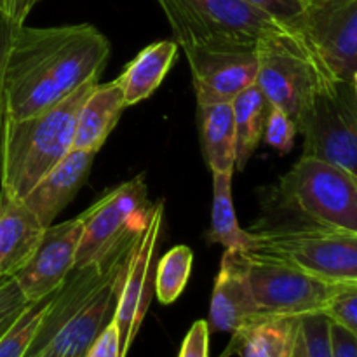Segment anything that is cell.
I'll return each mask as SVG.
<instances>
[{
    "label": "cell",
    "mask_w": 357,
    "mask_h": 357,
    "mask_svg": "<svg viewBox=\"0 0 357 357\" xmlns=\"http://www.w3.org/2000/svg\"><path fill=\"white\" fill-rule=\"evenodd\" d=\"M110 49L108 38L89 23L17 26L3 77L6 119L33 117L98 82Z\"/></svg>",
    "instance_id": "1"
},
{
    "label": "cell",
    "mask_w": 357,
    "mask_h": 357,
    "mask_svg": "<svg viewBox=\"0 0 357 357\" xmlns=\"http://www.w3.org/2000/svg\"><path fill=\"white\" fill-rule=\"evenodd\" d=\"M98 82L79 91L33 117L6 119L0 153V190L16 199L28 192L72 150L77 115Z\"/></svg>",
    "instance_id": "2"
},
{
    "label": "cell",
    "mask_w": 357,
    "mask_h": 357,
    "mask_svg": "<svg viewBox=\"0 0 357 357\" xmlns=\"http://www.w3.org/2000/svg\"><path fill=\"white\" fill-rule=\"evenodd\" d=\"M248 232L244 253L271 258L335 282H357V234L293 220H264Z\"/></svg>",
    "instance_id": "3"
},
{
    "label": "cell",
    "mask_w": 357,
    "mask_h": 357,
    "mask_svg": "<svg viewBox=\"0 0 357 357\" xmlns=\"http://www.w3.org/2000/svg\"><path fill=\"white\" fill-rule=\"evenodd\" d=\"M278 199L289 215L357 234V178L335 164L302 155L281 178Z\"/></svg>",
    "instance_id": "4"
},
{
    "label": "cell",
    "mask_w": 357,
    "mask_h": 357,
    "mask_svg": "<svg viewBox=\"0 0 357 357\" xmlns=\"http://www.w3.org/2000/svg\"><path fill=\"white\" fill-rule=\"evenodd\" d=\"M257 84L272 107L284 110L298 124L321 87L333 80L295 30L272 33L257 42Z\"/></svg>",
    "instance_id": "5"
},
{
    "label": "cell",
    "mask_w": 357,
    "mask_h": 357,
    "mask_svg": "<svg viewBox=\"0 0 357 357\" xmlns=\"http://www.w3.org/2000/svg\"><path fill=\"white\" fill-rule=\"evenodd\" d=\"M178 45L187 42L257 44L291 30L244 0H157Z\"/></svg>",
    "instance_id": "6"
},
{
    "label": "cell",
    "mask_w": 357,
    "mask_h": 357,
    "mask_svg": "<svg viewBox=\"0 0 357 357\" xmlns=\"http://www.w3.org/2000/svg\"><path fill=\"white\" fill-rule=\"evenodd\" d=\"M303 155L342 167L357 178V100L351 80H330L296 124Z\"/></svg>",
    "instance_id": "7"
},
{
    "label": "cell",
    "mask_w": 357,
    "mask_h": 357,
    "mask_svg": "<svg viewBox=\"0 0 357 357\" xmlns=\"http://www.w3.org/2000/svg\"><path fill=\"white\" fill-rule=\"evenodd\" d=\"M244 255L251 293L260 317H302L324 312L331 298L349 284L319 278L284 261Z\"/></svg>",
    "instance_id": "8"
},
{
    "label": "cell",
    "mask_w": 357,
    "mask_h": 357,
    "mask_svg": "<svg viewBox=\"0 0 357 357\" xmlns=\"http://www.w3.org/2000/svg\"><path fill=\"white\" fill-rule=\"evenodd\" d=\"M180 47L190 66L197 107L232 103L237 94L257 84V44L187 42Z\"/></svg>",
    "instance_id": "9"
},
{
    "label": "cell",
    "mask_w": 357,
    "mask_h": 357,
    "mask_svg": "<svg viewBox=\"0 0 357 357\" xmlns=\"http://www.w3.org/2000/svg\"><path fill=\"white\" fill-rule=\"evenodd\" d=\"M321 65L337 80L357 72V0H307L293 26Z\"/></svg>",
    "instance_id": "10"
},
{
    "label": "cell",
    "mask_w": 357,
    "mask_h": 357,
    "mask_svg": "<svg viewBox=\"0 0 357 357\" xmlns=\"http://www.w3.org/2000/svg\"><path fill=\"white\" fill-rule=\"evenodd\" d=\"M152 202L145 178L136 176L101 195L79 216L82 237L77 250L75 267L86 265L107 253L129 229L149 220Z\"/></svg>",
    "instance_id": "11"
},
{
    "label": "cell",
    "mask_w": 357,
    "mask_h": 357,
    "mask_svg": "<svg viewBox=\"0 0 357 357\" xmlns=\"http://www.w3.org/2000/svg\"><path fill=\"white\" fill-rule=\"evenodd\" d=\"M162 223L164 201L160 199L150 208L149 222L138 243L135 244L122 279L117 309L114 314V323L121 338V357L128 356L152 300V261L162 232Z\"/></svg>",
    "instance_id": "12"
},
{
    "label": "cell",
    "mask_w": 357,
    "mask_h": 357,
    "mask_svg": "<svg viewBox=\"0 0 357 357\" xmlns=\"http://www.w3.org/2000/svg\"><path fill=\"white\" fill-rule=\"evenodd\" d=\"M82 237L80 218L45 227L40 244L23 268L13 275L30 303L47 298L75 267L77 250Z\"/></svg>",
    "instance_id": "13"
},
{
    "label": "cell",
    "mask_w": 357,
    "mask_h": 357,
    "mask_svg": "<svg viewBox=\"0 0 357 357\" xmlns=\"http://www.w3.org/2000/svg\"><path fill=\"white\" fill-rule=\"evenodd\" d=\"M260 317L248 279L246 255L241 250H225L209 309V333H237Z\"/></svg>",
    "instance_id": "14"
},
{
    "label": "cell",
    "mask_w": 357,
    "mask_h": 357,
    "mask_svg": "<svg viewBox=\"0 0 357 357\" xmlns=\"http://www.w3.org/2000/svg\"><path fill=\"white\" fill-rule=\"evenodd\" d=\"M128 267V265H126ZM126 268L108 279L103 288L73 314L33 357H84L101 331L112 323Z\"/></svg>",
    "instance_id": "15"
},
{
    "label": "cell",
    "mask_w": 357,
    "mask_h": 357,
    "mask_svg": "<svg viewBox=\"0 0 357 357\" xmlns=\"http://www.w3.org/2000/svg\"><path fill=\"white\" fill-rule=\"evenodd\" d=\"M96 153L70 150L23 199L44 227L54 223L63 209L75 199L93 167Z\"/></svg>",
    "instance_id": "16"
},
{
    "label": "cell",
    "mask_w": 357,
    "mask_h": 357,
    "mask_svg": "<svg viewBox=\"0 0 357 357\" xmlns=\"http://www.w3.org/2000/svg\"><path fill=\"white\" fill-rule=\"evenodd\" d=\"M45 227L23 199L0 190V278H13L40 244Z\"/></svg>",
    "instance_id": "17"
},
{
    "label": "cell",
    "mask_w": 357,
    "mask_h": 357,
    "mask_svg": "<svg viewBox=\"0 0 357 357\" xmlns=\"http://www.w3.org/2000/svg\"><path fill=\"white\" fill-rule=\"evenodd\" d=\"M126 108L124 94L117 80L98 82L87 94L77 115L72 150L100 152Z\"/></svg>",
    "instance_id": "18"
},
{
    "label": "cell",
    "mask_w": 357,
    "mask_h": 357,
    "mask_svg": "<svg viewBox=\"0 0 357 357\" xmlns=\"http://www.w3.org/2000/svg\"><path fill=\"white\" fill-rule=\"evenodd\" d=\"M178 56L176 40H159L146 45L117 77L126 107L139 103L155 93Z\"/></svg>",
    "instance_id": "19"
},
{
    "label": "cell",
    "mask_w": 357,
    "mask_h": 357,
    "mask_svg": "<svg viewBox=\"0 0 357 357\" xmlns=\"http://www.w3.org/2000/svg\"><path fill=\"white\" fill-rule=\"evenodd\" d=\"M202 152L211 173H234L237 160L236 122L232 103L197 108Z\"/></svg>",
    "instance_id": "20"
},
{
    "label": "cell",
    "mask_w": 357,
    "mask_h": 357,
    "mask_svg": "<svg viewBox=\"0 0 357 357\" xmlns=\"http://www.w3.org/2000/svg\"><path fill=\"white\" fill-rule=\"evenodd\" d=\"M298 317H258L232 335L229 351L239 357H291Z\"/></svg>",
    "instance_id": "21"
},
{
    "label": "cell",
    "mask_w": 357,
    "mask_h": 357,
    "mask_svg": "<svg viewBox=\"0 0 357 357\" xmlns=\"http://www.w3.org/2000/svg\"><path fill=\"white\" fill-rule=\"evenodd\" d=\"M272 105L260 89L258 84H253L232 101L234 122H236V142H237V160L236 169L243 171L253 157L264 139L265 126H267L268 112Z\"/></svg>",
    "instance_id": "22"
},
{
    "label": "cell",
    "mask_w": 357,
    "mask_h": 357,
    "mask_svg": "<svg viewBox=\"0 0 357 357\" xmlns=\"http://www.w3.org/2000/svg\"><path fill=\"white\" fill-rule=\"evenodd\" d=\"M234 173H213V211L209 243L222 244L225 250L243 251L248 244V232L239 225L232 201Z\"/></svg>",
    "instance_id": "23"
},
{
    "label": "cell",
    "mask_w": 357,
    "mask_h": 357,
    "mask_svg": "<svg viewBox=\"0 0 357 357\" xmlns=\"http://www.w3.org/2000/svg\"><path fill=\"white\" fill-rule=\"evenodd\" d=\"M194 264V253L188 246H174L160 258L155 272V293L162 305H171L183 293Z\"/></svg>",
    "instance_id": "24"
},
{
    "label": "cell",
    "mask_w": 357,
    "mask_h": 357,
    "mask_svg": "<svg viewBox=\"0 0 357 357\" xmlns=\"http://www.w3.org/2000/svg\"><path fill=\"white\" fill-rule=\"evenodd\" d=\"M291 357H333L331 321L326 314H307L298 317Z\"/></svg>",
    "instance_id": "25"
},
{
    "label": "cell",
    "mask_w": 357,
    "mask_h": 357,
    "mask_svg": "<svg viewBox=\"0 0 357 357\" xmlns=\"http://www.w3.org/2000/svg\"><path fill=\"white\" fill-rule=\"evenodd\" d=\"M51 296V295H49ZM47 298L31 303L20 316V319L10 326V330L0 338V357H23L33 340L37 328L40 324L42 316L45 312Z\"/></svg>",
    "instance_id": "26"
},
{
    "label": "cell",
    "mask_w": 357,
    "mask_h": 357,
    "mask_svg": "<svg viewBox=\"0 0 357 357\" xmlns=\"http://www.w3.org/2000/svg\"><path fill=\"white\" fill-rule=\"evenodd\" d=\"M323 314L330 317L331 323L345 328L357 338V282L345 284L331 298Z\"/></svg>",
    "instance_id": "27"
},
{
    "label": "cell",
    "mask_w": 357,
    "mask_h": 357,
    "mask_svg": "<svg viewBox=\"0 0 357 357\" xmlns=\"http://www.w3.org/2000/svg\"><path fill=\"white\" fill-rule=\"evenodd\" d=\"M296 135H298V128H296L295 121L284 110L272 107L268 112L267 126H265V142L274 146L279 153H288L295 145Z\"/></svg>",
    "instance_id": "28"
},
{
    "label": "cell",
    "mask_w": 357,
    "mask_h": 357,
    "mask_svg": "<svg viewBox=\"0 0 357 357\" xmlns=\"http://www.w3.org/2000/svg\"><path fill=\"white\" fill-rule=\"evenodd\" d=\"M30 305L31 303L23 295L16 279L2 278L0 281V338L10 330V326Z\"/></svg>",
    "instance_id": "29"
},
{
    "label": "cell",
    "mask_w": 357,
    "mask_h": 357,
    "mask_svg": "<svg viewBox=\"0 0 357 357\" xmlns=\"http://www.w3.org/2000/svg\"><path fill=\"white\" fill-rule=\"evenodd\" d=\"M244 2L264 10L291 30L298 23L307 7V0H244Z\"/></svg>",
    "instance_id": "30"
},
{
    "label": "cell",
    "mask_w": 357,
    "mask_h": 357,
    "mask_svg": "<svg viewBox=\"0 0 357 357\" xmlns=\"http://www.w3.org/2000/svg\"><path fill=\"white\" fill-rule=\"evenodd\" d=\"M17 24L10 21L6 9L0 10V153H2L3 124H6V108H3V77H6V63L9 54L10 40L14 37Z\"/></svg>",
    "instance_id": "31"
},
{
    "label": "cell",
    "mask_w": 357,
    "mask_h": 357,
    "mask_svg": "<svg viewBox=\"0 0 357 357\" xmlns=\"http://www.w3.org/2000/svg\"><path fill=\"white\" fill-rule=\"evenodd\" d=\"M178 357H209V326L206 319L192 324Z\"/></svg>",
    "instance_id": "32"
},
{
    "label": "cell",
    "mask_w": 357,
    "mask_h": 357,
    "mask_svg": "<svg viewBox=\"0 0 357 357\" xmlns=\"http://www.w3.org/2000/svg\"><path fill=\"white\" fill-rule=\"evenodd\" d=\"M84 357H121V338L114 319L101 331Z\"/></svg>",
    "instance_id": "33"
},
{
    "label": "cell",
    "mask_w": 357,
    "mask_h": 357,
    "mask_svg": "<svg viewBox=\"0 0 357 357\" xmlns=\"http://www.w3.org/2000/svg\"><path fill=\"white\" fill-rule=\"evenodd\" d=\"M331 349L333 357H357V338L345 328L331 323Z\"/></svg>",
    "instance_id": "34"
},
{
    "label": "cell",
    "mask_w": 357,
    "mask_h": 357,
    "mask_svg": "<svg viewBox=\"0 0 357 357\" xmlns=\"http://www.w3.org/2000/svg\"><path fill=\"white\" fill-rule=\"evenodd\" d=\"M37 3L38 0H7L6 10L9 14L10 21L21 26V24H24V21H26V17L30 16V13Z\"/></svg>",
    "instance_id": "35"
},
{
    "label": "cell",
    "mask_w": 357,
    "mask_h": 357,
    "mask_svg": "<svg viewBox=\"0 0 357 357\" xmlns=\"http://www.w3.org/2000/svg\"><path fill=\"white\" fill-rule=\"evenodd\" d=\"M351 82H352V87H354V93H356V100H357V72L354 73V77H352V79H351Z\"/></svg>",
    "instance_id": "36"
},
{
    "label": "cell",
    "mask_w": 357,
    "mask_h": 357,
    "mask_svg": "<svg viewBox=\"0 0 357 357\" xmlns=\"http://www.w3.org/2000/svg\"><path fill=\"white\" fill-rule=\"evenodd\" d=\"M6 6H7V0H0V10L6 9Z\"/></svg>",
    "instance_id": "37"
},
{
    "label": "cell",
    "mask_w": 357,
    "mask_h": 357,
    "mask_svg": "<svg viewBox=\"0 0 357 357\" xmlns=\"http://www.w3.org/2000/svg\"><path fill=\"white\" fill-rule=\"evenodd\" d=\"M0 281H2V278H0Z\"/></svg>",
    "instance_id": "38"
}]
</instances>
